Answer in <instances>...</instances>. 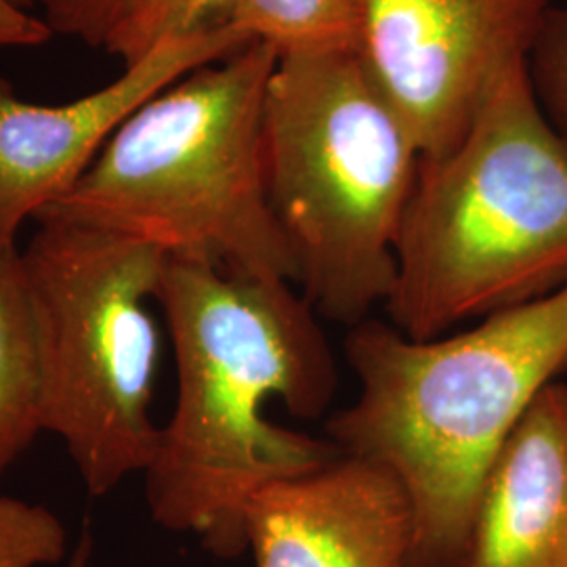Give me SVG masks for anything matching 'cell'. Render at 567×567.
I'll return each mask as SVG.
<instances>
[{
  "instance_id": "cell-6",
  "label": "cell",
  "mask_w": 567,
  "mask_h": 567,
  "mask_svg": "<svg viewBox=\"0 0 567 567\" xmlns=\"http://www.w3.org/2000/svg\"><path fill=\"white\" fill-rule=\"evenodd\" d=\"M21 252L34 316L41 426L103 496L152 463L150 410L158 368L156 299L166 255L114 231L41 219Z\"/></svg>"
},
{
  "instance_id": "cell-14",
  "label": "cell",
  "mask_w": 567,
  "mask_h": 567,
  "mask_svg": "<svg viewBox=\"0 0 567 567\" xmlns=\"http://www.w3.org/2000/svg\"><path fill=\"white\" fill-rule=\"evenodd\" d=\"M65 545L68 534L55 513L0 496V567L55 566Z\"/></svg>"
},
{
  "instance_id": "cell-15",
  "label": "cell",
  "mask_w": 567,
  "mask_h": 567,
  "mask_svg": "<svg viewBox=\"0 0 567 567\" xmlns=\"http://www.w3.org/2000/svg\"><path fill=\"white\" fill-rule=\"evenodd\" d=\"M527 74L548 124L567 145V0L550 7L527 58Z\"/></svg>"
},
{
  "instance_id": "cell-7",
  "label": "cell",
  "mask_w": 567,
  "mask_h": 567,
  "mask_svg": "<svg viewBox=\"0 0 567 567\" xmlns=\"http://www.w3.org/2000/svg\"><path fill=\"white\" fill-rule=\"evenodd\" d=\"M555 0H362L358 55L423 158L463 137L492 89L527 63Z\"/></svg>"
},
{
  "instance_id": "cell-8",
  "label": "cell",
  "mask_w": 567,
  "mask_h": 567,
  "mask_svg": "<svg viewBox=\"0 0 567 567\" xmlns=\"http://www.w3.org/2000/svg\"><path fill=\"white\" fill-rule=\"evenodd\" d=\"M250 42L231 23L173 39L122 65L110 84L60 105L25 102L0 79V240L16 243L21 225L65 196L142 105Z\"/></svg>"
},
{
  "instance_id": "cell-10",
  "label": "cell",
  "mask_w": 567,
  "mask_h": 567,
  "mask_svg": "<svg viewBox=\"0 0 567 567\" xmlns=\"http://www.w3.org/2000/svg\"><path fill=\"white\" fill-rule=\"evenodd\" d=\"M463 567H567V385L529 405L487 473Z\"/></svg>"
},
{
  "instance_id": "cell-2",
  "label": "cell",
  "mask_w": 567,
  "mask_h": 567,
  "mask_svg": "<svg viewBox=\"0 0 567 567\" xmlns=\"http://www.w3.org/2000/svg\"><path fill=\"white\" fill-rule=\"evenodd\" d=\"M344 358L360 395L328 419L326 437L404 486L412 507L405 567L465 566L489 468L567 368V284L425 341L368 318L349 330Z\"/></svg>"
},
{
  "instance_id": "cell-3",
  "label": "cell",
  "mask_w": 567,
  "mask_h": 567,
  "mask_svg": "<svg viewBox=\"0 0 567 567\" xmlns=\"http://www.w3.org/2000/svg\"><path fill=\"white\" fill-rule=\"evenodd\" d=\"M567 284V145L511 70L444 154L421 158L395 246L389 324L410 339Z\"/></svg>"
},
{
  "instance_id": "cell-17",
  "label": "cell",
  "mask_w": 567,
  "mask_h": 567,
  "mask_svg": "<svg viewBox=\"0 0 567 567\" xmlns=\"http://www.w3.org/2000/svg\"><path fill=\"white\" fill-rule=\"evenodd\" d=\"M53 32L42 18L0 0V49H28L51 41Z\"/></svg>"
},
{
  "instance_id": "cell-4",
  "label": "cell",
  "mask_w": 567,
  "mask_h": 567,
  "mask_svg": "<svg viewBox=\"0 0 567 567\" xmlns=\"http://www.w3.org/2000/svg\"><path fill=\"white\" fill-rule=\"evenodd\" d=\"M276 61L269 44L250 42L164 89L37 221L89 225L166 257L295 284L265 173V91Z\"/></svg>"
},
{
  "instance_id": "cell-13",
  "label": "cell",
  "mask_w": 567,
  "mask_h": 567,
  "mask_svg": "<svg viewBox=\"0 0 567 567\" xmlns=\"http://www.w3.org/2000/svg\"><path fill=\"white\" fill-rule=\"evenodd\" d=\"M236 4L238 0H128L103 49L128 65L163 42L227 25Z\"/></svg>"
},
{
  "instance_id": "cell-11",
  "label": "cell",
  "mask_w": 567,
  "mask_h": 567,
  "mask_svg": "<svg viewBox=\"0 0 567 567\" xmlns=\"http://www.w3.org/2000/svg\"><path fill=\"white\" fill-rule=\"evenodd\" d=\"M39 347L23 257L0 240V480L41 433Z\"/></svg>"
},
{
  "instance_id": "cell-12",
  "label": "cell",
  "mask_w": 567,
  "mask_h": 567,
  "mask_svg": "<svg viewBox=\"0 0 567 567\" xmlns=\"http://www.w3.org/2000/svg\"><path fill=\"white\" fill-rule=\"evenodd\" d=\"M229 23L278 58L358 53L362 0H238Z\"/></svg>"
},
{
  "instance_id": "cell-19",
  "label": "cell",
  "mask_w": 567,
  "mask_h": 567,
  "mask_svg": "<svg viewBox=\"0 0 567 567\" xmlns=\"http://www.w3.org/2000/svg\"><path fill=\"white\" fill-rule=\"evenodd\" d=\"M9 2H13L16 7L25 9V11H30L32 7H41V0H9Z\"/></svg>"
},
{
  "instance_id": "cell-18",
  "label": "cell",
  "mask_w": 567,
  "mask_h": 567,
  "mask_svg": "<svg viewBox=\"0 0 567 567\" xmlns=\"http://www.w3.org/2000/svg\"><path fill=\"white\" fill-rule=\"evenodd\" d=\"M91 555H93V534L86 524L82 527L81 538H79L74 550L70 553L65 567H89L91 566Z\"/></svg>"
},
{
  "instance_id": "cell-16",
  "label": "cell",
  "mask_w": 567,
  "mask_h": 567,
  "mask_svg": "<svg viewBox=\"0 0 567 567\" xmlns=\"http://www.w3.org/2000/svg\"><path fill=\"white\" fill-rule=\"evenodd\" d=\"M128 0H41L42 20L53 34L102 47Z\"/></svg>"
},
{
  "instance_id": "cell-1",
  "label": "cell",
  "mask_w": 567,
  "mask_h": 567,
  "mask_svg": "<svg viewBox=\"0 0 567 567\" xmlns=\"http://www.w3.org/2000/svg\"><path fill=\"white\" fill-rule=\"evenodd\" d=\"M156 301L175 349L177 404L143 473L150 515L236 559L259 489L343 454L264 414L280 400L292 416H322L339 385L332 349L318 311L286 280L166 257Z\"/></svg>"
},
{
  "instance_id": "cell-9",
  "label": "cell",
  "mask_w": 567,
  "mask_h": 567,
  "mask_svg": "<svg viewBox=\"0 0 567 567\" xmlns=\"http://www.w3.org/2000/svg\"><path fill=\"white\" fill-rule=\"evenodd\" d=\"M244 529L255 567H405L412 507L389 468L341 454L259 489Z\"/></svg>"
},
{
  "instance_id": "cell-5",
  "label": "cell",
  "mask_w": 567,
  "mask_h": 567,
  "mask_svg": "<svg viewBox=\"0 0 567 567\" xmlns=\"http://www.w3.org/2000/svg\"><path fill=\"white\" fill-rule=\"evenodd\" d=\"M271 213L301 295L360 324L395 284V246L423 158L410 124L353 53L278 58L264 110Z\"/></svg>"
}]
</instances>
